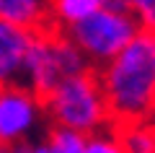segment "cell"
Wrapping results in <instances>:
<instances>
[{"instance_id":"cell-2","label":"cell","mask_w":155,"mask_h":153,"mask_svg":"<svg viewBox=\"0 0 155 153\" xmlns=\"http://www.w3.org/2000/svg\"><path fill=\"white\" fill-rule=\"evenodd\" d=\"M44 114L52 127L75 130L85 137L104 130V127H111L109 106H106L104 91L98 86L96 70L67 78L52 93H47Z\"/></svg>"},{"instance_id":"cell-13","label":"cell","mask_w":155,"mask_h":153,"mask_svg":"<svg viewBox=\"0 0 155 153\" xmlns=\"http://www.w3.org/2000/svg\"><path fill=\"white\" fill-rule=\"evenodd\" d=\"M5 153H34V148H31V140H28V143H18V145H11V148H5Z\"/></svg>"},{"instance_id":"cell-6","label":"cell","mask_w":155,"mask_h":153,"mask_svg":"<svg viewBox=\"0 0 155 153\" xmlns=\"http://www.w3.org/2000/svg\"><path fill=\"white\" fill-rule=\"evenodd\" d=\"M36 31H26L13 23L0 21V88L21 83L26 52L34 42Z\"/></svg>"},{"instance_id":"cell-4","label":"cell","mask_w":155,"mask_h":153,"mask_svg":"<svg viewBox=\"0 0 155 153\" xmlns=\"http://www.w3.org/2000/svg\"><path fill=\"white\" fill-rule=\"evenodd\" d=\"M62 34L83 52L88 65L98 70L114 57H119L145 31L124 8H104V11L88 16L85 21L65 29Z\"/></svg>"},{"instance_id":"cell-3","label":"cell","mask_w":155,"mask_h":153,"mask_svg":"<svg viewBox=\"0 0 155 153\" xmlns=\"http://www.w3.org/2000/svg\"><path fill=\"white\" fill-rule=\"evenodd\" d=\"M93 70L83 52L57 29H41L34 34V42L26 52L21 83L28 86L36 96L44 99L62 81Z\"/></svg>"},{"instance_id":"cell-11","label":"cell","mask_w":155,"mask_h":153,"mask_svg":"<svg viewBox=\"0 0 155 153\" xmlns=\"http://www.w3.org/2000/svg\"><path fill=\"white\" fill-rule=\"evenodd\" d=\"M85 153H124L119 130L111 125V127H104V130L88 135V140H85Z\"/></svg>"},{"instance_id":"cell-14","label":"cell","mask_w":155,"mask_h":153,"mask_svg":"<svg viewBox=\"0 0 155 153\" xmlns=\"http://www.w3.org/2000/svg\"><path fill=\"white\" fill-rule=\"evenodd\" d=\"M31 148H34V153H49V145L44 140H31Z\"/></svg>"},{"instance_id":"cell-10","label":"cell","mask_w":155,"mask_h":153,"mask_svg":"<svg viewBox=\"0 0 155 153\" xmlns=\"http://www.w3.org/2000/svg\"><path fill=\"white\" fill-rule=\"evenodd\" d=\"M85 140H88L85 135L75 130H65V127H49L44 137L49 153H85Z\"/></svg>"},{"instance_id":"cell-8","label":"cell","mask_w":155,"mask_h":153,"mask_svg":"<svg viewBox=\"0 0 155 153\" xmlns=\"http://www.w3.org/2000/svg\"><path fill=\"white\" fill-rule=\"evenodd\" d=\"M0 21L26 31L49 29L47 0H0Z\"/></svg>"},{"instance_id":"cell-7","label":"cell","mask_w":155,"mask_h":153,"mask_svg":"<svg viewBox=\"0 0 155 153\" xmlns=\"http://www.w3.org/2000/svg\"><path fill=\"white\" fill-rule=\"evenodd\" d=\"M104 8H122L119 0H47L49 29L65 31Z\"/></svg>"},{"instance_id":"cell-16","label":"cell","mask_w":155,"mask_h":153,"mask_svg":"<svg viewBox=\"0 0 155 153\" xmlns=\"http://www.w3.org/2000/svg\"><path fill=\"white\" fill-rule=\"evenodd\" d=\"M0 153H5V148H3V145H0Z\"/></svg>"},{"instance_id":"cell-15","label":"cell","mask_w":155,"mask_h":153,"mask_svg":"<svg viewBox=\"0 0 155 153\" xmlns=\"http://www.w3.org/2000/svg\"><path fill=\"white\" fill-rule=\"evenodd\" d=\"M150 47H153V68H155V34H150Z\"/></svg>"},{"instance_id":"cell-12","label":"cell","mask_w":155,"mask_h":153,"mask_svg":"<svg viewBox=\"0 0 155 153\" xmlns=\"http://www.w3.org/2000/svg\"><path fill=\"white\" fill-rule=\"evenodd\" d=\"M145 34H155V0H119Z\"/></svg>"},{"instance_id":"cell-9","label":"cell","mask_w":155,"mask_h":153,"mask_svg":"<svg viewBox=\"0 0 155 153\" xmlns=\"http://www.w3.org/2000/svg\"><path fill=\"white\" fill-rule=\"evenodd\" d=\"M124 153H155V122H134L116 127Z\"/></svg>"},{"instance_id":"cell-1","label":"cell","mask_w":155,"mask_h":153,"mask_svg":"<svg viewBox=\"0 0 155 153\" xmlns=\"http://www.w3.org/2000/svg\"><path fill=\"white\" fill-rule=\"evenodd\" d=\"M114 127L155 122V68L150 34H140L119 57L96 70Z\"/></svg>"},{"instance_id":"cell-5","label":"cell","mask_w":155,"mask_h":153,"mask_svg":"<svg viewBox=\"0 0 155 153\" xmlns=\"http://www.w3.org/2000/svg\"><path fill=\"white\" fill-rule=\"evenodd\" d=\"M44 120V99L36 96L28 86L13 83L0 88V145L3 148L28 143L34 132H39Z\"/></svg>"}]
</instances>
